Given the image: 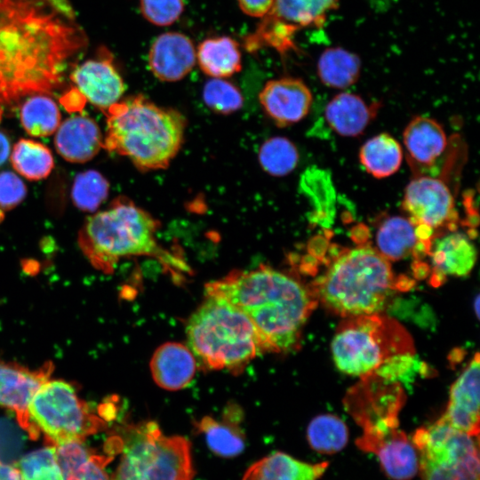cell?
<instances>
[{
    "label": "cell",
    "instance_id": "cell-31",
    "mask_svg": "<svg viewBox=\"0 0 480 480\" xmlns=\"http://www.w3.org/2000/svg\"><path fill=\"white\" fill-rule=\"evenodd\" d=\"M20 121L28 134L46 137L57 131L60 113L52 99L44 94H34L22 104Z\"/></svg>",
    "mask_w": 480,
    "mask_h": 480
},
{
    "label": "cell",
    "instance_id": "cell-40",
    "mask_svg": "<svg viewBox=\"0 0 480 480\" xmlns=\"http://www.w3.org/2000/svg\"><path fill=\"white\" fill-rule=\"evenodd\" d=\"M26 195L27 188L15 173L8 171L0 172V208H14Z\"/></svg>",
    "mask_w": 480,
    "mask_h": 480
},
{
    "label": "cell",
    "instance_id": "cell-11",
    "mask_svg": "<svg viewBox=\"0 0 480 480\" xmlns=\"http://www.w3.org/2000/svg\"><path fill=\"white\" fill-rule=\"evenodd\" d=\"M339 0H274L254 32L245 39V47L255 52L270 47L284 55L296 50L295 35L306 28H321Z\"/></svg>",
    "mask_w": 480,
    "mask_h": 480
},
{
    "label": "cell",
    "instance_id": "cell-35",
    "mask_svg": "<svg viewBox=\"0 0 480 480\" xmlns=\"http://www.w3.org/2000/svg\"><path fill=\"white\" fill-rule=\"evenodd\" d=\"M108 192L107 179L97 171L88 170L76 176L71 196L77 208L93 212L107 199Z\"/></svg>",
    "mask_w": 480,
    "mask_h": 480
},
{
    "label": "cell",
    "instance_id": "cell-36",
    "mask_svg": "<svg viewBox=\"0 0 480 480\" xmlns=\"http://www.w3.org/2000/svg\"><path fill=\"white\" fill-rule=\"evenodd\" d=\"M210 449L223 457L240 454L244 448L242 434L236 427L228 423L219 422L211 417H204L198 423Z\"/></svg>",
    "mask_w": 480,
    "mask_h": 480
},
{
    "label": "cell",
    "instance_id": "cell-17",
    "mask_svg": "<svg viewBox=\"0 0 480 480\" xmlns=\"http://www.w3.org/2000/svg\"><path fill=\"white\" fill-rule=\"evenodd\" d=\"M52 370V363L30 370L18 364L0 362V406L12 410L26 431L28 406L38 388L50 379Z\"/></svg>",
    "mask_w": 480,
    "mask_h": 480
},
{
    "label": "cell",
    "instance_id": "cell-6",
    "mask_svg": "<svg viewBox=\"0 0 480 480\" xmlns=\"http://www.w3.org/2000/svg\"><path fill=\"white\" fill-rule=\"evenodd\" d=\"M205 296L188 321V348L204 368L238 373L266 352L260 337L239 308L224 299Z\"/></svg>",
    "mask_w": 480,
    "mask_h": 480
},
{
    "label": "cell",
    "instance_id": "cell-44",
    "mask_svg": "<svg viewBox=\"0 0 480 480\" xmlns=\"http://www.w3.org/2000/svg\"><path fill=\"white\" fill-rule=\"evenodd\" d=\"M0 480H22L20 471L11 464L0 462Z\"/></svg>",
    "mask_w": 480,
    "mask_h": 480
},
{
    "label": "cell",
    "instance_id": "cell-13",
    "mask_svg": "<svg viewBox=\"0 0 480 480\" xmlns=\"http://www.w3.org/2000/svg\"><path fill=\"white\" fill-rule=\"evenodd\" d=\"M402 206L415 225L420 242L429 247L434 231L453 226L457 219L454 197L444 180L418 174L406 186Z\"/></svg>",
    "mask_w": 480,
    "mask_h": 480
},
{
    "label": "cell",
    "instance_id": "cell-46",
    "mask_svg": "<svg viewBox=\"0 0 480 480\" xmlns=\"http://www.w3.org/2000/svg\"><path fill=\"white\" fill-rule=\"evenodd\" d=\"M475 311H476V315L478 317V315H479V296H476V300H475Z\"/></svg>",
    "mask_w": 480,
    "mask_h": 480
},
{
    "label": "cell",
    "instance_id": "cell-10",
    "mask_svg": "<svg viewBox=\"0 0 480 480\" xmlns=\"http://www.w3.org/2000/svg\"><path fill=\"white\" fill-rule=\"evenodd\" d=\"M421 480H479L478 437L439 420L413 434Z\"/></svg>",
    "mask_w": 480,
    "mask_h": 480
},
{
    "label": "cell",
    "instance_id": "cell-21",
    "mask_svg": "<svg viewBox=\"0 0 480 480\" xmlns=\"http://www.w3.org/2000/svg\"><path fill=\"white\" fill-rule=\"evenodd\" d=\"M406 156L417 169L433 165L447 148V137L442 125L435 119L416 116L406 125L403 132Z\"/></svg>",
    "mask_w": 480,
    "mask_h": 480
},
{
    "label": "cell",
    "instance_id": "cell-47",
    "mask_svg": "<svg viewBox=\"0 0 480 480\" xmlns=\"http://www.w3.org/2000/svg\"><path fill=\"white\" fill-rule=\"evenodd\" d=\"M2 115H3V108H2V105L0 103V121L2 119Z\"/></svg>",
    "mask_w": 480,
    "mask_h": 480
},
{
    "label": "cell",
    "instance_id": "cell-15",
    "mask_svg": "<svg viewBox=\"0 0 480 480\" xmlns=\"http://www.w3.org/2000/svg\"><path fill=\"white\" fill-rule=\"evenodd\" d=\"M259 100L276 124L287 126L300 122L308 114L313 97L301 79L287 76L267 82Z\"/></svg>",
    "mask_w": 480,
    "mask_h": 480
},
{
    "label": "cell",
    "instance_id": "cell-29",
    "mask_svg": "<svg viewBox=\"0 0 480 480\" xmlns=\"http://www.w3.org/2000/svg\"><path fill=\"white\" fill-rule=\"evenodd\" d=\"M359 160L372 176L383 179L398 171L403 161V149L390 134L380 133L361 147Z\"/></svg>",
    "mask_w": 480,
    "mask_h": 480
},
{
    "label": "cell",
    "instance_id": "cell-16",
    "mask_svg": "<svg viewBox=\"0 0 480 480\" xmlns=\"http://www.w3.org/2000/svg\"><path fill=\"white\" fill-rule=\"evenodd\" d=\"M479 355L476 353L452 386L447 407L438 420L457 430L478 437Z\"/></svg>",
    "mask_w": 480,
    "mask_h": 480
},
{
    "label": "cell",
    "instance_id": "cell-41",
    "mask_svg": "<svg viewBox=\"0 0 480 480\" xmlns=\"http://www.w3.org/2000/svg\"><path fill=\"white\" fill-rule=\"evenodd\" d=\"M19 428L6 419H0V462L10 464L21 450Z\"/></svg>",
    "mask_w": 480,
    "mask_h": 480
},
{
    "label": "cell",
    "instance_id": "cell-1",
    "mask_svg": "<svg viewBox=\"0 0 480 480\" xmlns=\"http://www.w3.org/2000/svg\"><path fill=\"white\" fill-rule=\"evenodd\" d=\"M84 44L74 20L48 0H0V99L52 92Z\"/></svg>",
    "mask_w": 480,
    "mask_h": 480
},
{
    "label": "cell",
    "instance_id": "cell-23",
    "mask_svg": "<svg viewBox=\"0 0 480 480\" xmlns=\"http://www.w3.org/2000/svg\"><path fill=\"white\" fill-rule=\"evenodd\" d=\"M365 452L374 453L381 469L393 480H411L418 473L417 450L398 428L372 443Z\"/></svg>",
    "mask_w": 480,
    "mask_h": 480
},
{
    "label": "cell",
    "instance_id": "cell-8",
    "mask_svg": "<svg viewBox=\"0 0 480 480\" xmlns=\"http://www.w3.org/2000/svg\"><path fill=\"white\" fill-rule=\"evenodd\" d=\"M189 442L165 436L155 422L132 427L113 480H191Z\"/></svg>",
    "mask_w": 480,
    "mask_h": 480
},
{
    "label": "cell",
    "instance_id": "cell-9",
    "mask_svg": "<svg viewBox=\"0 0 480 480\" xmlns=\"http://www.w3.org/2000/svg\"><path fill=\"white\" fill-rule=\"evenodd\" d=\"M28 434L36 439L44 433L51 445L82 442L104 423L92 414L74 387L61 380L45 381L32 397L27 410Z\"/></svg>",
    "mask_w": 480,
    "mask_h": 480
},
{
    "label": "cell",
    "instance_id": "cell-30",
    "mask_svg": "<svg viewBox=\"0 0 480 480\" xmlns=\"http://www.w3.org/2000/svg\"><path fill=\"white\" fill-rule=\"evenodd\" d=\"M316 68L319 79L324 85L345 89L358 80L361 60L356 54L348 50L332 47L322 52Z\"/></svg>",
    "mask_w": 480,
    "mask_h": 480
},
{
    "label": "cell",
    "instance_id": "cell-4",
    "mask_svg": "<svg viewBox=\"0 0 480 480\" xmlns=\"http://www.w3.org/2000/svg\"><path fill=\"white\" fill-rule=\"evenodd\" d=\"M399 284L389 261L360 245L341 251L310 288L326 309L345 318L380 313Z\"/></svg>",
    "mask_w": 480,
    "mask_h": 480
},
{
    "label": "cell",
    "instance_id": "cell-12",
    "mask_svg": "<svg viewBox=\"0 0 480 480\" xmlns=\"http://www.w3.org/2000/svg\"><path fill=\"white\" fill-rule=\"evenodd\" d=\"M362 380L347 399V407L363 428L357 441L369 443L398 428L397 414L404 398L401 388L388 384L387 380L373 374Z\"/></svg>",
    "mask_w": 480,
    "mask_h": 480
},
{
    "label": "cell",
    "instance_id": "cell-22",
    "mask_svg": "<svg viewBox=\"0 0 480 480\" xmlns=\"http://www.w3.org/2000/svg\"><path fill=\"white\" fill-rule=\"evenodd\" d=\"M154 381L170 391L187 387L196 372V360L188 347L179 342H166L154 352L150 361Z\"/></svg>",
    "mask_w": 480,
    "mask_h": 480
},
{
    "label": "cell",
    "instance_id": "cell-5",
    "mask_svg": "<svg viewBox=\"0 0 480 480\" xmlns=\"http://www.w3.org/2000/svg\"><path fill=\"white\" fill-rule=\"evenodd\" d=\"M159 222L127 199H117L106 210L87 218L79 244L95 267L110 270L120 259L150 256L167 268L188 270L176 256L160 246L156 239Z\"/></svg>",
    "mask_w": 480,
    "mask_h": 480
},
{
    "label": "cell",
    "instance_id": "cell-19",
    "mask_svg": "<svg viewBox=\"0 0 480 480\" xmlns=\"http://www.w3.org/2000/svg\"><path fill=\"white\" fill-rule=\"evenodd\" d=\"M428 255L434 270L433 280L439 284L448 276H468L476 264L477 253L466 234L452 229L433 237Z\"/></svg>",
    "mask_w": 480,
    "mask_h": 480
},
{
    "label": "cell",
    "instance_id": "cell-24",
    "mask_svg": "<svg viewBox=\"0 0 480 480\" xmlns=\"http://www.w3.org/2000/svg\"><path fill=\"white\" fill-rule=\"evenodd\" d=\"M376 250L388 261H396L420 252L428 254L420 242L417 228L407 218L391 216L381 222L376 232Z\"/></svg>",
    "mask_w": 480,
    "mask_h": 480
},
{
    "label": "cell",
    "instance_id": "cell-27",
    "mask_svg": "<svg viewBox=\"0 0 480 480\" xmlns=\"http://www.w3.org/2000/svg\"><path fill=\"white\" fill-rule=\"evenodd\" d=\"M196 54L201 70L212 78L228 77L242 68L238 43L229 36L210 37L202 41Z\"/></svg>",
    "mask_w": 480,
    "mask_h": 480
},
{
    "label": "cell",
    "instance_id": "cell-25",
    "mask_svg": "<svg viewBox=\"0 0 480 480\" xmlns=\"http://www.w3.org/2000/svg\"><path fill=\"white\" fill-rule=\"evenodd\" d=\"M329 463H308L284 452H274L252 465L242 480H318Z\"/></svg>",
    "mask_w": 480,
    "mask_h": 480
},
{
    "label": "cell",
    "instance_id": "cell-18",
    "mask_svg": "<svg viewBox=\"0 0 480 480\" xmlns=\"http://www.w3.org/2000/svg\"><path fill=\"white\" fill-rule=\"evenodd\" d=\"M196 61L193 42L180 32L159 35L148 52V66L153 75L164 82L184 78Z\"/></svg>",
    "mask_w": 480,
    "mask_h": 480
},
{
    "label": "cell",
    "instance_id": "cell-39",
    "mask_svg": "<svg viewBox=\"0 0 480 480\" xmlns=\"http://www.w3.org/2000/svg\"><path fill=\"white\" fill-rule=\"evenodd\" d=\"M142 16L156 26L174 23L184 10L183 0H140Z\"/></svg>",
    "mask_w": 480,
    "mask_h": 480
},
{
    "label": "cell",
    "instance_id": "cell-33",
    "mask_svg": "<svg viewBox=\"0 0 480 480\" xmlns=\"http://www.w3.org/2000/svg\"><path fill=\"white\" fill-rule=\"evenodd\" d=\"M307 437L310 447L319 453L333 454L341 451L348 440L345 422L333 414H321L308 424Z\"/></svg>",
    "mask_w": 480,
    "mask_h": 480
},
{
    "label": "cell",
    "instance_id": "cell-7",
    "mask_svg": "<svg viewBox=\"0 0 480 480\" xmlns=\"http://www.w3.org/2000/svg\"><path fill=\"white\" fill-rule=\"evenodd\" d=\"M337 368L361 378L402 355H414L412 339L396 320L380 313L345 317L331 344Z\"/></svg>",
    "mask_w": 480,
    "mask_h": 480
},
{
    "label": "cell",
    "instance_id": "cell-34",
    "mask_svg": "<svg viewBox=\"0 0 480 480\" xmlns=\"http://www.w3.org/2000/svg\"><path fill=\"white\" fill-rule=\"evenodd\" d=\"M259 161L261 168L275 177H283L292 172L299 162L296 146L285 137H272L260 148Z\"/></svg>",
    "mask_w": 480,
    "mask_h": 480
},
{
    "label": "cell",
    "instance_id": "cell-38",
    "mask_svg": "<svg viewBox=\"0 0 480 480\" xmlns=\"http://www.w3.org/2000/svg\"><path fill=\"white\" fill-rule=\"evenodd\" d=\"M203 100L210 109L223 115L237 111L244 104L240 90L233 83L222 78H212L205 83Z\"/></svg>",
    "mask_w": 480,
    "mask_h": 480
},
{
    "label": "cell",
    "instance_id": "cell-2",
    "mask_svg": "<svg viewBox=\"0 0 480 480\" xmlns=\"http://www.w3.org/2000/svg\"><path fill=\"white\" fill-rule=\"evenodd\" d=\"M205 295L221 298L244 312L266 352L297 348L302 328L317 305L310 286L268 266L234 270L205 285Z\"/></svg>",
    "mask_w": 480,
    "mask_h": 480
},
{
    "label": "cell",
    "instance_id": "cell-32",
    "mask_svg": "<svg viewBox=\"0 0 480 480\" xmlns=\"http://www.w3.org/2000/svg\"><path fill=\"white\" fill-rule=\"evenodd\" d=\"M13 168L30 180L46 178L54 166L52 155L44 145L32 140L21 139L11 155Z\"/></svg>",
    "mask_w": 480,
    "mask_h": 480
},
{
    "label": "cell",
    "instance_id": "cell-14",
    "mask_svg": "<svg viewBox=\"0 0 480 480\" xmlns=\"http://www.w3.org/2000/svg\"><path fill=\"white\" fill-rule=\"evenodd\" d=\"M70 78L84 98L105 111L118 102L125 91L123 78L105 50L97 59L77 66Z\"/></svg>",
    "mask_w": 480,
    "mask_h": 480
},
{
    "label": "cell",
    "instance_id": "cell-37",
    "mask_svg": "<svg viewBox=\"0 0 480 480\" xmlns=\"http://www.w3.org/2000/svg\"><path fill=\"white\" fill-rule=\"evenodd\" d=\"M17 468L22 480H64L54 445L26 454Z\"/></svg>",
    "mask_w": 480,
    "mask_h": 480
},
{
    "label": "cell",
    "instance_id": "cell-42",
    "mask_svg": "<svg viewBox=\"0 0 480 480\" xmlns=\"http://www.w3.org/2000/svg\"><path fill=\"white\" fill-rule=\"evenodd\" d=\"M244 13L254 18H262L271 8L274 0H237Z\"/></svg>",
    "mask_w": 480,
    "mask_h": 480
},
{
    "label": "cell",
    "instance_id": "cell-20",
    "mask_svg": "<svg viewBox=\"0 0 480 480\" xmlns=\"http://www.w3.org/2000/svg\"><path fill=\"white\" fill-rule=\"evenodd\" d=\"M54 143L57 152L67 161L84 163L99 153L103 140L94 120L84 116H75L59 125Z\"/></svg>",
    "mask_w": 480,
    "mask_h": 480
},
{
    "label": "cell",
    "instance_id": "cell-45",
    "mask_svg": "<svg viewBox=\"0 0 480 480\" xmlns=\"http://www.w3.org/2000/svg\"><path fill=\"white\" fill-rule=\"evenodd\" d=\"M11 153V142L8 136L0 132V166L8 160Z\"/></svg>",
    "mask_w": 480,
    "mask_h": 480
},
{
    "label": "cell",
    "instance_id": "cell-43",
    "mask_svg": "<svg viewBox=\"0 0 480 480\" xmlns=\"http://www.w3.org/2000/svg\"><path fill=\"white\" fill-rule=\"evenodd\" d=\"M50 4L66 18L74 20L75 12L68 0H48Z\"/></svg>",
    "mask_w": 480,
    "mask_h": 480
},
{
    "label": "cell",
    "instance_id": "cell-26",
    "mask_svg": "<svg viewBox=\"0 0 480 480\" xmlns=\"http://www.w3.org/2000/svg\"><path fill=\"white\" fill-rule=\"evenodd\" d=\"M376 108L373 104L368 105L356 94L341 92L326 105L324 116L336 133L355 137L365 130L376 114Z\"/></svg>",
    "mask_w": 480,
    "mask_h": 480
},
{
    "label": "cell",
    "instance_id": "cell-3",
    "mask_svg": "<svg viewBox=\"0 0 480 480\" xmlns=\"http://www.w3.org/2000/svg\"><path fill=\"white\" fill-rule=\"evenodd\" d=\"M107 132L102 148L128 157L141 171L166 168L180 151L185 116L139 94L106 110Z\"/></svg>",
    "mask_w": 480,
    "mask_h": 480
},
{
    "label": "cell",
    "instance_id": "cell-28",
    "mask_svg": "<svg viewBox=\"0 0 480 480\" xmlns=\"http://www.w3.org/2000/svg\"><path fill=\"white\" fill-rule=\"evenodd\" d=\"M64 480H109L103 456L93 454L82 442L55 445Z\"/></svg>",
    "mask_w": 480,
    "mask_h": 480
}]
</instances>
